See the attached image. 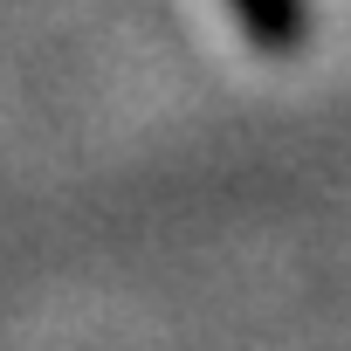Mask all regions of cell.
Returning <instances> with one entry per match:
<instances>
[{"label":"cell","mask_w":351,"mask_h":351,"mask_svg":"<svg viewBox=\"0 0 351 351\" xmlns=\"http://www.w3.org/2000/svg\"><path fill=\"white\" fill-rule=\"evenodd\" d=\"M228 14L255 56H296L310 42V0H228Z\"/></svg>","instance_id":"cell-1"}]
</instances>
